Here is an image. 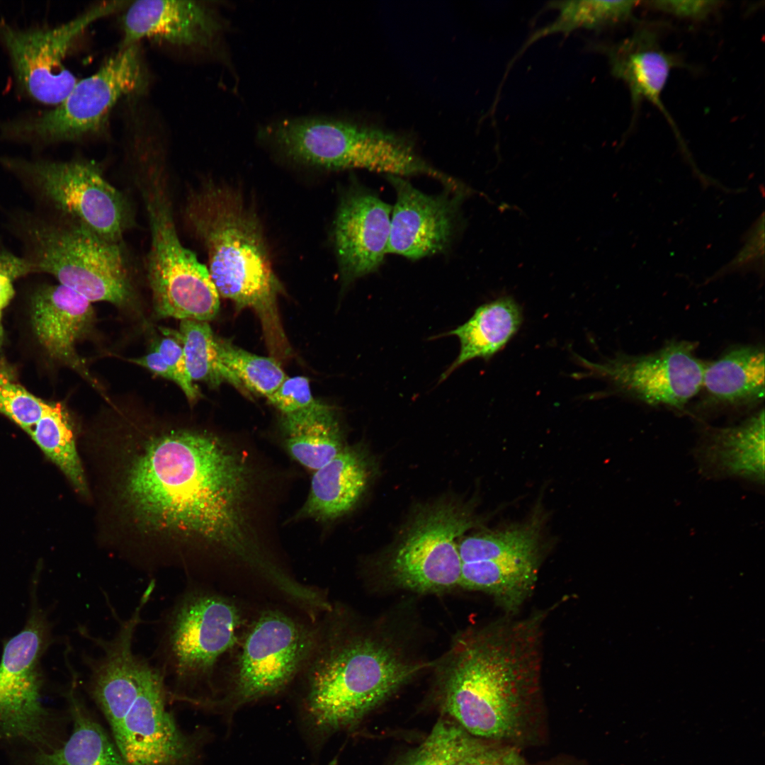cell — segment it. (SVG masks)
<instances>
[{
	"label": "cell",
	"mask_w": 765,
	"mask_h": 765,
	"mask_svg": "<svg viewBox=\"0 0 765 765\" xmlns=\"http://www.w3.org/2000/svg\"><path fill=\"white\" fill-rule=\"evenodd\" d=\"M252 470L216 437L179 431L145 443L127 468L122 494L142 523L203 541L266 581L278 565L253 530Z\"/></svg>",
	"instance_id": "obj_1"
},
{
	"label": "cell",
	"mask_w": 765,
	"mask_h": 765,
	"mask_svg": "<svg viewBox=\"0 0 765 765\" xmlns=\"http://www.w3.org/2000/svg\"><path fill=\"white\" fill-rule=\"evenodd\" d=\"M543 613L502 618L459 635L439 668L443 705L473 737L518 729L540 686Z\"/></svg>",
	"instance_id": "obj_2"
},
{
	"label": "cell",
	"mask_w": 765,
	"mask_h": 765,
	"mask_svg": "<svg viewBox=\"0 0 765 765\" xmlns=\"http://www.w3.org/2000/svg\"><path fill=\"white\" fill-rule=\"evenodd\" d=\"M328 613L300 674L306 718L321 732L357 722L428 665L406 657L386 633Z\"/></svg>",
	"instance_id": "obj_3"
},
{
	"label": "cell",
	"mask_w": 765,
	"mask_h": 765,
	"mask_svg": "<svg viewBox=\"0 0 765 765\" xmlns=\"http://www.w3.org/2000/svg\"><path fill=\"white\" fill-rule=\"evenodd\" d=\"M84 663L88 692L127 765H193L198 741L181 731L168 710L162 672L136 654L130 642H107Z\"/></svg>",
	"instance_id": "obj_4"
},
{
	"label": "cell",
	"mask_w": 765,
	"mask_h": 765,
	"mask_svg": "<svg viewBox=\"0 0 765 765\" xmlns=\"http://www.w3.org/2000/svg\"><path fill=\"white\" fill-rule=\"evenodd\" d=\"M183 215L204 246L219 295L237 310L253 309L263 321L276 319L280 284L259 221L238 192L205 182L188 193Z\"/></svg>",
	"instance_id": "obj_5"
},
{
	"label": "cell",
	"mask_w": 765,
	"mask_h": 765,
	"mask_svg": "<svg viewBox=\"0 0 765 765\" xmlns=\"http://www.w3.org/2000/svg\"><path fill=\"white\" fill-rule=\"evenodd\" d=\"M143 153L132 176L149 225L147 273L154 311L163 318L208 322L219 312L220 295L208 268L178 236L164 160L159 152Z\"/></svg>",
	"instance_id": "obj_6"
},
{
	"label": "cell",
	"mask_w": 765,
	"mask_h": 765,
	"mask_svg": "<svg viewBox=\"0 0 765 765\" xmlns=\"http://www.w3.org/2000/svg\"><path fill=\"white\" fill-rule=\"evenodd\" d=\"M240 604L200 584H191L165 613L156 652L172 699L183 701L198 688H212L221 661L234 650L246 626Z\"/></svg>",
	"instance_id": "obj_7"
},
{
	"label": "cell",
	"mask_w": 765,
	"mask_h": 765,
	"mask_svg": "<svg viewBox=\"0 0 765 765\" xmlns=\"http://www.w3.org/2000/svg\"><path fill=\"white\" fill-rule=\"evenodd\" d=\"M291 159L330 170L363 169L400 177L426 175L442 184L450 177L426 162L395 133L344 120L288 118L262 130Z\"/></svg>",
	"instance_id": "obj_8"
},
{
	"label": "cell",
	"mask_w": 765,
	"mask_h": 765,
	"mask_svg": "<svg viewBox=\"0 0 765 765\" xmlns=\"http://www.w3.org/2000/svg\"><path fill=\"white\" fill-rule=\"evenodd\" d=\"M38 272L54 276L60 283L91 303L117 306L134 296L130 264L123 242L103 238L85 226L35 224L28 230Z\"/></svg>",
	"instance_id": "obj_9"
},
{
	"label": "cell",
	"mask_w": 765,
	"mask_h": 765,
	"mask_svg": "<svg viewBox=\"0 0 765 765\" xmlns=\"http://www.w3.org/2000/svg\"><path fill=\"white\" fill-rule=\"evenodd\" d=\"M317 636V624L277 608L261 611L246 625L236 647L220 704L238 708L284 691L300 676Z\"/></svg>",
	"instance_id": "obj_10"
},
{
	"label": "cell",
	"mask_w": 765,
	"mask_h": 765,
	"mask_svg": "<svg viewBox=\"0 0 765 765\" xmlns=\"http://www.w3.org/2000/svg\"><path fill=\"white\" fill-rule=\"evenodd\" d=\"M144 81L137 45L120 48L96 72L77 81L56 108L6 123L3 131L17 139L45 142L79 139L101 129L116 103L141 89Z\"/></svg>",
	"instance_id": "obj_11"
},
{
	"label": "cell",
	"mask_w": 765,
	"mask_h": 765,
	"mask_svg": "<svg viewBox=\"0 0 765 765\" xmlns=\"http://www.w3.org/2000/svg\"><path fill=\"white\" fill-rule=\"evenodd\" d=\"M68 220L103 238L123 242L134 225L130 200L93 160L14 162Z\"/></svg>",
	"instance_id": "obj_12"
},
{
	"label": "cell",
	"mask_w": 765,
	"mask_h": 765,
	"mask_svg": "<svg viewBox=\"0 0 765 765\" xmlns=\"http://www.w3.org/2000/svg\"><path fill=\"white\" fill-rule=\"evenodd\" d=\"M473 526L471 514L452 504H438L419 514L389 561L391 583L419 594L460 586L458 538Z\"/></svg>",
	"instance_id": "obj_13"
},
{
	"label": "cell",
	"mask_w": 765,
	"mask_h": 765,
	"mask_svg": "<svg viewBox=\"0 0 765 765\" xmlns=\"http://www.w3.org/2000/svg\"><path fill=\"white\" fill-rule=\"evenodd\" d=\"M576 358L585 369L577 377L606 380L617 391L650 405L681 409L703 385L705 364L694 355L693 344L686 341L671 343L647 355L621 354L599 363Z\"/></svg>",
	"instance_id": "obj_14"
},
{
	"label": "cell",
	"mask_w": 765,
	"mask_h": 765,
	"mask_svg": "<svg viewBox=\"0 0 765 765\" xmlns=\"http://www.w3.org/2000/svg\"><path fill=\"white\" fill-rule=\"evenodd\" d=\"M50 640L45 614L35 604L23 629L4 645L0 662V735L40 743L47 712L41 701L40 660Z\"/></svg>",
	"instance_id": "obj_15"
},
{
	"label": "cell",
	"mask_w": 765,
	"mask_h": 765,
	"mask_svg": "<svg viewBox=\"0 0 765 765\" xmlns=\"http://www.w3.org/2000/svg\"><path fill=\"white\" fill-rule=\"evenodd\" d=\"M126 1H106L74 19L51 28L16 29L4 23L0 35L10 55L16 76L37 101L60 104L77 80L64 65L76 38L90 24L127 6Z\"/></svg>",
	"instance_id": "obj_16"
},
{
	"label": "cell",
	"mask_w": 765,
	"mask_h": 765,
	"mask_svg": "<svg viewBox=\"0 0 765 765\" xmlns=\"http://www.w3.org/2000/svg\"><path fill=\"white\" fill-rule=\"evenodd\" d=\"M387 177L396 193L387 254L416 260L446 249L453 237L463 193L446 189L429 195L404 177Z\"/></svg>",
	"instance_id": "obj_17"
},
{
	"label": "cell",
	"mask_w": 765,
	"mask_h": 765,
	"mask_svg": "<svg viewBox=\"0 0 765 765\" xmlns=\"http://www.w3.org/2000/svg\"><path fill=\"white\" fill-rule=\"evenodd\" d=\"M392 206L362 188L339 205L334 239L342 280L348 284L375 272L387 254Z\"/></svg>",
	"instance_id": "obj_18"
},
{
	"label": "cell",
	"mask_w": 765,
	"mask_h": 765,
	"mask_svg": "<svg viewBox=\"0 0 765 765\" xmlns=\"http://www.w3.org/2000/svg\"><path fill=\"white\" fill-rule=\"evenodd\" d=\"M120 48L144 38L172 45H209L221 26L210 9L198 1L140 0L130 2L122 18Z\"/></svg>",
	"instance_id": "obj_19"
},
{
	"label": "cell",
	"mask_w": 765,
	"mask_h": 765,
	"mask_svg": "<svg viewBox=\"0 0 765 765\" xmlns=\"http://www.w3.org/2000/svg\"><path fill=\"white\" fill-rule=\"evenodd\" d=\"M609 58L613 75L628 87L635 116L646 100L663 113L677 134L661 97L672 70L679 66L678 57L664 50L657 34L645 28L613 47Z\"/></svg>",
	"instance_id": "obj_20"
},
{
	"label": "cell",
	"mask_w": 765,
	"mask_h": 765,
	"mask_svg": "<svg viewBox=\"0 0 765 765\" xmlns=\"http://www.w3.org/2000/svg\"><path fill=\"white\" fill-rule=\"evenodd\" d=\"M94 319L91 302L61 284L44 286L33 297L31 320L39 342L51 357L80 371L75 344Z\"/></svg>",
	"instance_id": "obj_21"
},
{
	"label": "cell",
	"mask_w": 765,
	"mask_h": 765,
	"mask_svg": "<svg viewBox=\"0 0 765 765\" xmlns=\"http://www.w3.org/2000/svg\"><path fill=\"white\" fill-rule=\"evenodd\" d=\"M697 457L710 475L764 484V409L740 425L708 433L697 448Z\"/></svg>",
	"instance_id": "obj_22"
},
{
	"label": "cell",
	"mask_w": 765,
	"mask_h": 765,
	"mask_svg": "<svg viewBox=\"0 0 765 765\" xmlns=\"http://www.w3.org/2000/svg\"><path fill=\"white\" fill-rule=\"evenodd\" d=\"M369 477L366 455L356 448L344 447L331 461L314 471L309 495L298 516L319 521L341 516L361 498Z\"/></svg>",
	"instance_id": "obj_23"
},
{
	"label": "cell",
	"mask_w": 765,
	"mask_h": 765,
	"mask_svg": "<svg viewBox=\"0 0 765 765\" xmlns=\"http://www.w3.org/2000/svg\"><path fill=\"white\" fill-rule=\"evenodd\" d=\"M523 319L521 307L511 296H502L480 305L466 322L448 333L458 338L460 348L441 381L469 361L492 358L516 335Z\"/></svg>",
	"instance_id": "obj_24"
},
{
	"label": "cell",
	"mask_w": 765,
	"mask_h": 765,
	"mask_svg": "<svg viewBox=\"0 0 765 765\" xmlns=\"http://www.w3.org/2000/svg\"><path fill=\"white\" fill-rule=\"evenodd\" d=\"M67 692L72 730L68 739L50 752H40L35 765H127L113 739L91 716L77 692L72 670Z\"/></svg>",
	"instance_id": "obj_25"
},
{
	"label": "cell",
	"mask_w": 765,
	"mask_h": 765,
	"mask_svg": "<svg viewBox=\"0 0 765 765\" xmlns=\"http://www.w3.org/2000/svg\"><path fill=\"white\" fill-rule=\"evenodd\" d=\"M714 399L742 404L764 396V351L759 346L733 348L705 365L703 385Z\"/></svg>",
	"instance_id": "obj_26"
},
{
	"label": "cell",
	"mask_w": 765,
	"mask_h": 765,
	"mask_svg": "<svg viewBox=\"0 0 765 765\" xmlns=\"http://www.w3.org/2000/svg\"><path fill=\"white\" fill-rule=\"evenodd\" d=\"M175 334L181 341L188 375L193 382L217 388L227 382L249 392L236 375L223 363L217 346V336L208 322L181 320Z\"/></svg>",
	"instance_id": "obj_27"
},
{
	"label": "cell",
	"mask_w": 765,
	"mask_h": 765,
	"mask_svg": "<svg viewBox=\"0 0 765 765\" xmlns=\"http://www.w3.org/2000/svg\"><path fill=\"white\" fill-rule=\"evenodd\" d=\"M45 455L67 477L77 492L87 493L84 470L67 415L60 404H49L28 431Z\"/></svg>",
	"instance_id": "obj_28"
},
{
	"label": "cell",
	"mask_w": 765,
	"mask_h": 765,
	"mask_svg": "<svg viewBox=\"0 0 765 765\" xmlns=\"http://www.w3.org/2000/svg\"><path fill=\"white\" fill-rule=\"evenodd\" d=\"M282 426L286 435L285 445L288 453L310 470L315 471L323 467L344 448L334 411Z\"/></svg>",
	"instance_id": "obj_29"
},
{
	"label": "cell",
	"mask_w": 765,
	"mask_h": 765,
	"mask_svg": "<svg viewBox=\"0 0 765 765\" xmlns=\"http://www.w3.org/2000/svg\"><path fill=\"white\" fill-rule=\"evenodd\" d=\"M216 340L223 363L248 392L268 399L287 378L284 370L273 358L252 353L217 336Z\"/></svg>",
	"instance_id": "obj_30"
},
{
	"label": "cell",
	"mask_w": 765,
	"mask_h": 765,
	"mask_svg": "<svg viewBox=\"0 0 765 765\" xmlns=\"http://www.w3.org/2000/svg\"><path fill=\"white\" fill-rule=\"evenodd\" d=\"M637 1H568L554 2L560 15L554 23L540 30L531 39L555 32L568 33L577 28H600L630 18Z\"/></svg>",
	"instance_id": "obj_31"
},
{
	"label": "cell",
	"mask_w": 765,
	"mask_h": 765,
	"mask_svg": "<svg viewBox=\"0 0 765 765\" xmlns=\"http://www.w3.org/2000/svg\"><path fill=\"white\" fill-rule=\"evenodd\" d=\"M461 563L501 555L540 551L539 526L526 523L498 531L474 534L458 543Z\"/></svg>",
	"instance_id": "obj_32"
},
{
	"label": "cell",
	"mask_w": 765,
	"mask_h": 765,
	"mask_svg": "<svg viewBox=\"0 0 765 765\" xmlns=\"http://www.w3.org/2000/svg\"><path fill=\"white\" fill-rule=\"evenodd\" d=\"M472 737L460 726L439 720L426 739L400 765H449Z\"/></svg>",
	"instance_id": "obj_33"
},
{
	"label": "cell",
	"mask_w": 765,
	"mask_h": 765,
	"mask_svg": "<svg viewBox=\"0 0 765 765\" xmlns=\"http://www.w3.org/2000/svg\"><path fill=\"white\" fill-rule=\"evenodd\" d=\"M15 374L7 363L0 361V413L27 432L49 404L30 393L18 382Z\"/></svg>",
	"instance_id": "obj_34"
},
{
	"label": "cell",
	"mask_w": 765,
	"mask_h": 765,
	"mask_svg": "<svg viewBox=\"0 0 765 765\" xmlns=\"http://www.w3.org/2000/svg\"><path fill=\"white\" fill-rule=\"evenodd\" d=\"M268 400L280 412L282 424L307 420L333 409L314 398L309 379L304 376L287 377Z\"/></svg>",
	"instance_id": "obj_35"
},
{
	"label": "cell",
	"mask_w": 765,
	"mask_h": 765,
	"mask_svg": "<svg viewBox=\"0 0 765 765\" xmlns=\"http://www.w3.org/2000/svg\"><path fill=\"white\" fill-rule=\"evenodd\" d=\"M162 336L153 344L156 350L174 372L176 384L183 391L188 401L194 402L200 397V391L191 380L186 363L183 346L175 334V331L162 329Z\"/></svg>",
	"instance_id": "obj_36"
},
{
	"label": "cell",
	"mask_w": 765,
	"mask_h": 765,
	"mask_svg": "<svg viewBox=\"0 0 765 765\" xmlns=\"http://www.w3.org/2000/svg\"><path fill=\"white\" fill-rule=\"evenodd\" d=\"M449 765H531L515 751L494 747L472 737L464 750Z\"/></svg>",
	"instance_id": "obj_37"
},
{
	"label": "cell",
	"mask_w": 765,
	"mask_h": 765,
	"mask_svg": "<svg viewBox=\"0 0 765 765\" xmlns=\"http://www.w3.org/2000/svg\"><path fill=\"white\" fill-rule=\"evenodd\" d=\"M722 2L709 0H655L647 4L651 8L674 17L691 21H702L715 11Z\"/></svg>",
	"instance_id": "obj_38"
},
{
	"label": "cell",
	"mask_w": 765,
	"mask_h": 765,
	"mask_svg": "<svg viewBox=\"0 0 765 765\" xmlns=\"http://www.w3.org/2000/svg\"><path fill=\"white\" fill-rule=\"evenodd\" d=\"M31 272H38L30 260L18 257L0 249V312L14 295L13 281Z\"/></svg>",
	"instance_id": "obj_39"
},
{
	"label": "cell",
	"mask_w": 765,
	"mask_h": 765,
	"mask_svg": "<svg viewBox=\"0 0 765 765\" xmlns=\"http://www.w3.org/2000/svg\"><path fill=\"white\" fill-rule=\"evenodd\" d=\"M129 361L145 368L162 378L176 382V376L171 368L164 361L162 356L152 348L147 354L139 358H130Z\"/></svg>",
	"instance_id": "obj_40"
},
{
	"label": "cell",
	"mask_w": 765,
	"mask_h": 765,
	"mask_svg": "<svg viewBox=\"0 0 765 765\" xmlns=\"http://www.w3.org/2000/svg\"><path fill=\"white\" fill-rule=\"evenodd\" d=\"M3 339H4V329H3V327H2V324H1V312H0V344H1V342L3 341Z\"/></svg>",
	"instance_id": "obj_41"
}]
</instances>
